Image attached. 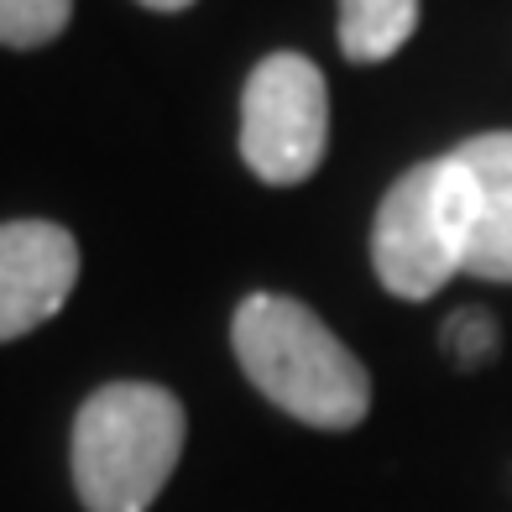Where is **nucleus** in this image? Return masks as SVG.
Returning a JSON list of instances; mask_svg holds the SVG:
<instances>
[{
    "instance_id": "1a4fd4ad",
    "label": "nucleus",
    "mask_w": 512,
    "mask_h": 512,
    "mask_svg": "<svg viewBox=\"0 0 512 512\" xmlns=\"http://www.w3.org/2000/svg\"><path fill=\"white\" fill-rule=\"evenodd\" d=\"M439 340H445V356L460 366V371H476L497 356V319L492 314H481V309H455L445 319V330H439Z\"/></svg>"
},
{
    "instance_id": "9d476101",
    "label": "nucleus",
    "mask_w": 512,
    "mask_h": 512,
    "mask_svg": "<svg viewBox=\"0 0 512 512\" xmlns=\"http://www.w3.org/2000/svg\"><path fill=\"white\" fill-rule=\"evenodd\" d=\"M142 6H147V11H189L194 0H142Z\"/></svg>"
},
{
    "instance_id": "f257e3e1",
    "label": "nucleus",
    "mask_w": 512,
    "mask_h": 512,
    "mask_svg": "<svg viewBox=\"0 0 512 512\" xmlns=\"http://www.w3.org/2000/svg\"><path fill=\"white\" fill-rule=\"evenodd\" d=\"M236 361L272 408L324 434H345L371 413V377L330 324L283 293H251L230 319Z\"/></svg>"
},
{
    "instance_id": "20e7f679",
    "label": "nucleus",
    "mask_w": 512,
    "mask_h": 512,
    "mask_svg": "<svg viewBox=\"0 0 512 512\" xmlns=\"http://www.w3.org/2000/svg\"><path fill=\"white\" fill-rule=\"evenodd\" d=\"M330 147V89L324 74L304 53H267L251 68L246 95H241V157L246 168L272 183L314 178Z\"/></svg>"
},
{
    "instance_id": "0eeeda50",
    "label": "nucleus",
    "mask_w": 512,
    "mask_h": 512,
    "mask_svg": "<svg viewBox=\"0 0 512 512\" xmlns=\"http://www.w3.org/2000/svg\"><path fill=\"white\" fill-rule=\"evenodd\" d=\"M418 32V0H340V53L351 63H387Z\"/></svg>"
},
{
    "instance_id": "39448f33",
    "label": "nucleus",
    "mask_w": 512,
    "mask_h": 512,
    "mask_svg": "<svg viewBox=\"0 0 512 512\" xmlns=\"http://www.w3.org/2000/svg\"><path fill=\"white\" fill-rule=\"evenodd\" d=\"M79 283V241L53 220L0 225V340L48 324Z\"/></svg>"
},
{
    "instance_id": "7ed1b4c3",
    "label": "nucleus",
    "mask_w": 512,
    "mask_h": 512,
    "mask_svg": "<svg viewBox=\"0 0 512 512\" xmlns=\"http://www.w3.org/2000/svg\"><path fill=\"white\" fill-rule=\"evenodd\" d=\"M476 225V183L460 157H429L387 189L371 225V267L392 298H434L455 272H465Z\"/></svg>"
},
{
    "instance_id": "423d86ee",
    "label": "nucleus",
    "mask_w": 512,
    "mask_h": 512,
    "mask_svg": "<svg viewBox=\"0 0 512 512\" xmlns=\"http://www.w3.org/2000/svg\"><path fill=\"white\" fill-rule=\"evenodd\" d=\"M476 183V225L465 272L481 283H512V131H481L455 147Z\"/></svg>"
},
{
    "instance_id": "f03ea898",
    "label": "nucleus",
    "mask_w": 512,
    "mask_h": 512,
    "mask_svg": "<svg viewBox=\"0 0 512 512\" xmlns=\"http://www.w3.org/2000/svg\"><path fill=\"white\" fill-rule=\"evenodd\" d=\"M189 413L157 382H105L84 398L68 439L84 512H147L173 481Z\"/></svg>"
},
{
    "instance_id": "6e6552de",
    "label": "nucleus",
    "mask_w": 512,
    "mask_h": 512,
    "mask_svg": "<svg viewBox=\"0 0 512 512\" xmlns=\"http://www.w3.org/2000/svg\"><path fill=\"white\" fill-rule=\"evenodd\" d=\"M68 16L74 0H0V48H42L68 27Z\"/></svg>"
}]
</instances>
